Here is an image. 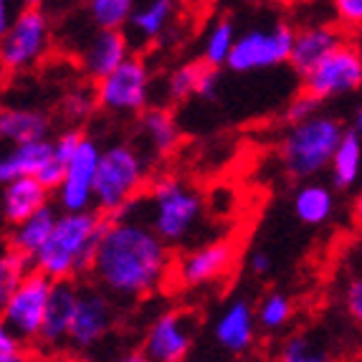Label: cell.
<instances>
[{
  "instance_id": "836d02e7",
  "label": "cell",
  "mask_w": 362,
  "mask_h": 362,
  "mask_svg": "<svg viewBox=\"0 0 362 362\" xmlns=\"http://www.w3.org/2000/svg\"><path fill=\"white\" fill-rule=\"evenodd\" d=\"M99 107L97 102V91L94 94H86V91H74L71 97L64 102V115L71 122H81L84 117L91 115V109Z\"/></svg>"
},
{
  "instance_id": "7bdbcfd3",
  "label": "cell",
  "mask_w": 362,
  "mask_h": 362,
  "mask_svg": "<svg viewBox=\"0 0 362 362\" xmlns=\"http://www.w3.org/2000/svg\"><path fill=\"white\" fill-rule=\"evenodd\" d=\"M352 43H355L357 49H360V54H362V23L355 28V38H352Z\"/></svg>"
},
{
  "instance_id": "6da1fadb",
  "label": "cell",
  "mask_w": 362,
  "mask_h": 362,
  "mask_svg": "<svg viewBox=\"0 0 362 362\" xmlns=\"http://www.w3.org/2000/svg\"><path fill=\"white\" fill-rule=\"evenodd\" d=\"M173 272L170 243L147 221L127 211L107 216L91 279L117 302H139L155 294Z\"/></svg>"
},
{
  "instance_id": "b9f144b4",
  "label": "cell",
  "mask_w": 362,
  "mask_h": 362,
  "mask_svg": "<svg viewBox=\"0 0 362 362\" xmlns=\"http://www.w3.org/2000/svg\"><path fill=\"white\" fill-rule=\"evenodd\" d=\"M352 221L362 228V190L357 193L355 203H352Z\"/></svg>"
},
{
  "instance_id": "4fadbf2b",
  "label": "cell",
  "mask_w": 362,
  "mask_h": 362,
  "mask_svg": "<svg viewBox=\"0 0 362 362\" xmlns=\"http://www.w3.org/2000/svg\"><path fill=\"white\" fill-rule=\"evenodd\" d=\"M195 339V317L187 312L157 314L147 327L142 357L152 362H180L190 355Z\"/></svg>"
},
{
  "instance_id": "83f0119b",
  "label": "cell",
  "mask_w": 362,
  "mask_h": 362,
  "mask_svg": "<svg viewBox=\"0 0 362 362\" xmlns=\"http://www.w3.org/2000/svg\"><path fill=\"white\" fill-rule=\"evenodd\" d=\"M33 269L28 256L18 254L16 248H3L0 251V312L6 307V302L11 299L13 289L21 284V279Z\"/></svg>"
},
{
  "instance_id": "60d3db41",
  "label": "cell",
  "mask_w": 362,
  "mask_h": 362,
  "mask_svg": "<svg viewBox=\"0 0 362 362\" xmlns=\"http://www.w3.org/2000/svg\"><path fill=\"white\" fill-rule=\"evenodd\" d=\"M16 18V11H13V0H0V38L8 30V25Z\"/></svg>"
},
{
  "instance_id": "4dcf8cb0",
  "label": "cell",
  "mask_w": 362,
  "mask_h": 362,
  "mask_svg": "<svg viewBox=\"0 0 362 362\" xmlns=\"http://www.w3.org/2000/svg\"><path fill=\"white\" fill-rule=\"evenodd\" d=\"M203 66H206V61H203V64L193 61V64H182V66H177L175 71L170 74L168 81H165V97H168V102L180 104V102H185V99L195 97Z\"/></svg>"
},
{
  "instance_id": "603a6c76",
  "label": "cell",
  "mask_w": 362,
  "mask_h": 362,
  "mask_svg": "<svg viewBox=\"0 0 362 362\" xmlns=\"http://www.w3.org/2000/svg\"><path fill=\"white\" fill-rule=\"evenodd\" d=\"M139 134L145 139L147 150L152 155H170L180 142V129L168 109L163 107H147L139 112Z\"/></svg>"
},
{
  "instance_id": "e0dca14e",
  "label": "cell",
  "mask_w": 362,
  "mask_h": 362,
  "mask_svg": "<svg viewBox=\"0 0 362 362\" xmlns=\"http://www.w3.org/2000/svg\"><path fill=\"white\" fill-rule=\"evenodd\" d=\"M344 41H347V38H344V25H339V23L304 25L302 30L294 33V46H291L289 64L294 66V71L304 74L320 59H325L329 51L342 46Z\"/></svg>"
},
{
  "instance_id": "3957f363",
  "label": "cell",
  "mask_w": 362,
  "mask_h": 362,
  "mask_svg": "<svg viewBox=\"0 0 362 362\" xmlns=\"http://www.w3.org/2000/svg\"><path fill=\"white\" fill-rule=\"evenodd\" d=\"M347 129L329 115H312L291 124L281 142V163L296 180H309L329 168L339 139Z\"/></svg>"
},
{
  "instance_id": "ab89813d",
  "label": "cell",
  "mask_w": 362,
  "mask_h": 362,
  "mask_svg": "<svg viewBox=\"0 0 362 362\" xmlns=\"http://www.w3.org/2000/svg\"><path fill=\"white\" fill-rule=\"evenodd\" d=\"M248 269H251V274H256V276H266V274L274 269L272 254L264 251V248H256L254 254L248 256Z\"/></svg>"
},
{
  "instance_id": "5b68a950",
  "label": "cell",
  "mask_w": 362,
  "mask_h": 362,
  "mask_svg": "<svg viewBox=\"0 0 362 362\" xmlns=\"http://www.w3.org/2000/svg\"><path fill=\"white\" fill-rule=\"evenodd\" d=\"M147 185V163L132 145H112L102 150L94 182V208L102 216L127 211Z\"/></svg>"
},
{
  "instance_id": "cb8c5ba5",
  "label": "cell",
  "mask_w": 362,
  "mask_h": 362,
  "mask_svg": "<svg viewBox=\"0 0 362 362\" xmlns=\"http://www.w3.org/2000/svg\"><path fill=\"white\" fill-rule=\"evenodd\" d=\"M329 177L337 190H350L357 185L362 173V134L355 129H347L339 139L337 150L329 163Z\"/></svg>"
},
{
  "instance_id": "52a82bcc",
  "label": "cell",
  "mask_w": 362,
  "mask_h": 362,
  "mask_svg": "<svg viewBox=\"0 0 362 362\" xmlns=\"http://www.w3.org/2000/svg\"><path fill=\"white\" fill-rule=\"evenodd\" d=\"M304 89L317 102L355 94L362 89V54L352 41H344L302 74Z\"/></svg>"
},
{
  "instance_id": "7402d4cb",
  "label": "cell",
  "mask_w": 362,
  "mask_h": 362,
  "mask_svg": "<svg viewBox=\"0 0 362 362\" xmlns=\"http://www.w3.org/2000/svg\"><path fill=\"white\" fill-rule=\"evenodd\" d=\"M49 119L33 109L0 107V142L3 145H21L30 139L49 137Z\"/></svg>"
},
{
  "instance_id": "e575fe53",
  "label": "cell",
  "mask_w": 362,
  "mask_h": 362,
  "mask_svg": "<svg viewBox=\"0 0 362 362\" xmlns=\"http://www.w3.org/2000/svg\"><path fill=\"white\" fill-rule=\"evenodd\" d=\"M64 170H66V160L56 152V147H54V155L46 160V163L38 168V173H36V177L43 182V185L49 187L51 193H54L56 187L61 185V180H64Z\"/></svg>"
},
{
  "instance_id": "9a60e30c",
  "label": "cell",
  "mask_w": 362,
  "mask_h": 362,
  "mask_svg": "<svg viewBox=\"0 0 362 362\" xmlns=\"http://www.w3.org/2000/svg\"><path fill=\"white\" fill-rule=\"evenodd\" d=\"M259 332V317L248 299H233L218 314L213 325V339L228 355H246L256 342Z\"/></svg>"
},
{
  "instance_id": "ac0fdd59",
  "label": "cell",
  "mask_w": 362,
  "mask_h": 362,
  "mask_svg": "<svg viewBox=\"0 0 362 362\" xmlns=\"http://www.w3.org/2000/svg\"><path fill=\"white\" fill-rule=\"evenodd\" d=\"M51 190L36 175H23L0 185V218L8 226L18 223L30 213L49 206Z\"/></svg>"
},
{
  "instance_id": "8d00e7d4",
  "label": "cell",
  "mask_w": 362,
  "mask_h": 362,
  "mask_svg": "<svg viewBox=\"0 0 362 362\" xmlns=\"http://www.w3.org/2000/svg\"><path fill=\"white\" fill-rule=\"evenodd\" d=\"M317 99L314 97H309L307 91H302L299 97H294L289 102V107H286V115H284V119L289 122V124H296V122H302V119H307V117H312V115H317Z\"/></svg>"
},
{
  "instance_id": "f546056e",
  "label": "cell",
  "mask_w": 362,
  "mask_h": 362,
  "mask_svg": "<svg viewBox=\"0 0 362 362\" xmlns=\"http://www.w3.org/2000/svg\"><path fill=\"white\" fill-rule=\"evenodd\" d=\"M291 314H294V304L286 294L281 291H272L261 299L256 307V317H259V327H264V332H279L289 325Z\"/></svg>"
},
{
  "instance_id": "f35d334b",
  "label": "cell",
  "mask_w": 362,
  "mask_h": 362,
  "mask_svg": "<svg viewBox=\"0 0 362 362\" xmlns=\"http://www.w3.org/2000/svg\"><path fill=\"white\" fill-rule=\"evenodd\" d=\"M344 304H347V312H350L352 320L362 327V279H357V281H352V284L347 286V291H344Z\"/></svg>"
},
{
  "instance_id": "ee69618b",
  "label": "cell",
  "mask_w": 362,
  "mask_h": 362,
  "mask_svg": "<svg viewBox=\"0 0 362 362\" xmlns=\"http://www.w3.org/2000/svg\"><path fill=\"white\" fill-rule=\"evenodd\" d=\"M355 132L362 134V104L357 107V115H355Z\"/></svg>"
},
{
  "instance_id": "d4e9b609",
  "label": "cell",
  "mask_w": 362,
  "mask_h": 362,
  "mask_svg": "<svg viewBox=\"0 0 362 362\" xmlns=\"http://www.w3.org/2000/svg\"><path fill=\"white\" fill-rule=\"evenodd\" d=\"M337 211L334 193L322 182H304L294 193V216L307 226H322Z\"/></svg>"
},
{
  "instance_id": "1f68e13d",
  "label": "cell",
  "mask_w": 362,
  "mask_h": 362,
  "mask_svg": "<svg viewBox=\"0 0 362 362\" xmlns=\"http://www.w3.org/2000/svg\"><path fill=\"white\" fill-rule=\"evenodd\" d=\"M279 357L284 362H322L327 360V352L309 334H289L279 350Z\"/></svg>"
},
{
  "instance_id": "30bf717a",
  "label": "cell",
  "mask_w": 362,
  "mask_h": 362,
  "mask_svg": "<svg viewBox=\"0 0 362 362\" xmlns=\"http://www.w3.org/2000/svg\"><path fill=\"white\" fill-rule=\"evenodd\" d=\"M117 325V299L102 286H78V302L74 312L71 332H69V350L86 355L99 347L112 334Z\"/></svg>"
},
{
  "instance_id": "74e56055",
  "label": "cell",
  "mask_w": 362,
  "mask_h": 362,
  "mask_svg": "<svg viewBox=\"0 0 362 362\" xmlns=\"http://www.w3.org/2000/svg\"><path fill=\"white\" fill-rule=\"evenodd\" d=\"M218 94V66H203V74H200L198 78V91H195V97L206 99V102H211V99H216Z\"/></svg>"
},
{
  "instance_id": "2e32d148",
  "label": "cell",
  "mask_w": 362,
  "mask_h": 362,
  "mask_svg": "<svg viewBox=\"0 0 362 362\" xmlns=\"http://www.w3.org/2000/svg\"><path fill=\"white\" fill-rule=\"evenodd\" d=\"M76 302H78V284L74 279H59V281H54L49 307H46V317H43L41 337H38L36 344H41L43 350H51V352H59L66 347L74 312H76Z\"/></svg>"
},
{
  "instance_id": "d590c367",
  "label": "cell",
  "mask_w": 362,
  "mask_h": 362,
  "mask_svg": "<svg viewBox=\"0 0 362 362\" xmlns=\"http://www.w3.org/2000/svg\"><path fill=\"white\" fill-rule=\"evenodd\" d=\"M334 18L339 25L355 30L362 23V0H332Z\"/></svg>"
},
{
  "instance_id": "4316f807",
  "label": "cell",
  "mask_w": 362,
  "mask_h": 362,
  "mask_svg": "<svg viewBox=\"0 0 362 362\" xmlns=\"http://www.w3.org/2000/svg\"><path fill=\"white\" fill-rule=\"evenodd\" d=\"M137 0H86L91 23L97 28H119L124 30L129 25Z\"/></svg>"
},
{
  "instance_id": "484cf974",
  "label": "cell",
  "mask_w": 362,
  "mask_h": 362,
  "mask_svg": "<svg viewBox=\"0 0 362 362\" xmlns=\"http://www.w3.org/2000/svg\"><path fill=\"white\" fill-rule=\"evenodd\" d=\"M173 16H175L173 0H147L142 8H134L132 18H129V30L134 38L150 43L168 30Z\"/></svg>"
},
{
  "instance_id": "5bb4252c",
  "label": "cell",
  "mask_w": 362,
  "mask_h": 362,
  "mask_svg": "<svg viewBox=\"0 0 362 362\" xmlns=\"http://www.w3.org/2000/svg\"><path fill=\"white\" fill-rule=\"evenodd\" d=\"M235 264V246L230 241H213L187 251L177 264L173 266L175 281L185 289L208 286L233 269Z\"/></svg>"
},
{
  "instance_id": "ba28073f",
  "label": "cell",
  "mask_w": 362,
  "mask_h": 362,
  "mask_svg": "<svg viewBox=\"0 0 362 362\" xmlns=\"http://www.w3.org/2000/svg\"><path fill=\"white\" fill-rule=\"evenodd\" d=\"M294 33L286 23H274L272 28H248L235 38L233 51L226 66L235 74H254L289 64Z\"/></svg>"
},
{
  "instance_id": "8fae6325",
  "label": "cell",
  "mask_w": 362,
  "mask_h": 362,
  "mask_svg": "<svg viewBox=\"0 0 362 362\" xmlns=\"http://www.w3.org/2000/svg\"><path fill=\"white\" fill-rule=\"evenodd\" d=\"M51 289H54V279L36 272V269H30L21 279V284L13 289L11 299H8L3 312H0L3 322L25 344H36L38 337H41V327L51 299Z\"/></svg>"
},
{
  "instance_id": "f1b7e54d",
  "label": "cell",
  "mask_w": 362,
  "mask_h": 362,
  "mask_svg": "<svg viewBox=\"0 0 362 362\" xmlns=\"http://www.w3.org/2000/svg\"><path fill=\"white\" fill-rule=\"evenodd\" d=\"M238 38L233 23L230 21H218L211 30H208L206 41H203V61L208 66H226L228 56L233 51V43Z\"/></svg>"
},
{
  "instance_id": "9c48e42d",
  "label": "cell",
  "mask_w": 362,
  "mask_h": 362,
  "mask_svg": "<svg viewBox=\"0 0 362 362\" xmlns=\"http://www.w3.org/2000/svg\"><path fill=\"white\" fill-rule=\"evenodd\" d=\"M152 94L150 69L142 59L129 54L112 74L97 81V102L102 109L119 117L145 112Z\"/></svg>"
},
{
  "instance_id": "7c38bea8",
  "label": "cell",
  "mask_w": 362,
  "mask_h": 362,
  "mask_svg": "<svg viewBox=\"0 0 362 362\" xmlns=\"http://www.w3.org/2000/svg\"><path fill=\"white\" fill-rule=\"evenodd\" d=\"M102 150L91 137H81L76 150L69 155L64 180L54 190L56 206L61 211H89L94 208V182Z\"/></svg>"
},
{
  "instance_id": "d6986e66",
  "label": "cell",
  "mask_w": 362,
  "mask_h": 362,
  "mask_svg": "<svg viewBox=\"0 0 362 362\" xmlns=\"http://www.w3.org/2000/svg\"><path fill=\"white\" fill-rule=\"evenodd\" d=\"M127 56H129V38L124 30L99 28L91 36V41L84 46L81 64H84V71L94 81H99V78H104L107 74L115 71Z\"/></svg>"
},
{
  "instance_id": "44dd1931",
  "label": "cell",
  "mask_w": 362,
  "mask_h": 362,
  "mask_svg": "<svg viewBox=\"0 0 362 362\" xmlns=\"http://www.w3.org/2000/svg\"><path fill=\"white\" fill-rule=\"evenodd\" d=\"M56 218H59V211L54 206H43L41 211L30 213L28 218L18 221V223L11 226V235H8V246L16 248L18 254L28 256L33 261V256L41 251V246L49 241L51 230L56 226Z\"/></svg>"
},
{
  "instance_id": "f6af8a7d",
  "label": "cell",
  "mask_w": 362,
  "mask_h": 362,
  "mask_svg": "<svg viewBox=\"0 0 362 362\" xmlns=\"http://www.w3.org/2000/svg\"><path fill=\"white\" fill-rule=\"evenodd\" d=\"M23 6H28V8H41V6H46V0H21Z\"/></svg>"
},
{
  "instance_id": "d6a6232c",
  "label": "cell",
  "mask_w": 362,
  "mask_h": 362,
  "mask_svg": "<svg viewBox=\"0 0 362 362\" xmlns=\"http://www.w3.org/2000/svg\"><path fill=\"white\" fill-rule=\"evenodd\" d=\"M28 344L13 332L0 317V362H23L28 357Z\"/></svg>"
},
{
  "instance_id": "8992f818",
  "label": "cell",
  "mask_w": 362,
  "mask_h": 362,
  "mask_svg": "<svg viewBox=\"0 0 362 362\" xmlns=\"http://www.w3.org/2000/svg\"><path fill=\"white\" fill-rule=\"evenodd\" d=\"M51 49V23L43 8L16 13L13 23L0 38V66L6 71H25L36 66Z\"/></svg>"
},
{
  "instance_id": "7a4b0ae2",
  "label": "cell",
  "mask_w": 362,
  "mask_h": 362,
  "mask_svg": "<svg viewBox=\"0 0 362 362\" xmlns=\"http://www.w3.org/2000/svg\"><path fill=\"white\" fill-rule=\"evenodd\" d=\"M107 226V216L99 211H61L49 241L33 256V269L49 279H76L91 274L99 238Z\"/></svg>"
},
{
  "instance_id": "ffe728a7",
  "label": "cell",
  "mask_w": 362,
  "mask_h": 362,
  "mask_svg": "<svg viewBox=\"0 0 362 362\" xmlns=\"http://www.w3.org/2000/svg\"><path fill=\"white\" fill-rule=\"evenodd\" d=\"M54 155V139L41 137L30 139V142H21V145H11V150L0 155V185L16 180L23 175H36L49 157Z\"/></svg>"
},
{
  "instance_id": "277c9868",
  "label": "cell",
  "mask_w": 362,
  "mask_h": 362,
  "mask_svg": "<svg viewBox=\"0 0 362 362\" xmlns=\"http://www.w3.org/2000/svg\"><path fill=\"white\" fill-rule=\"evenodd\" d=\"M147 206V223L170 246L185 243L195 233L206 211L198 190L173 175H163L152 182Z\"/></svg>"
}]
</instances>
